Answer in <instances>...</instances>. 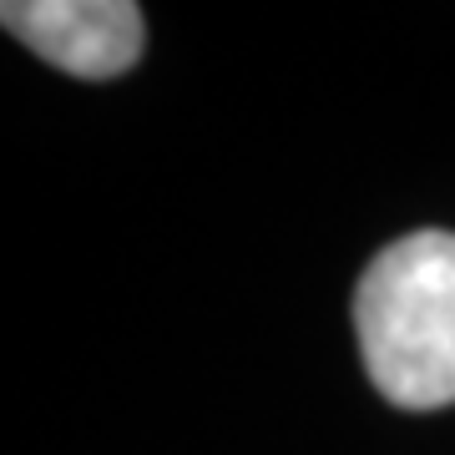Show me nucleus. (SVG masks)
I'll return each instance as SVG.
<instances>
[{
  "label": "nucleus",
  "instance_id": "1",
  "mask_svg": "<svg viewBox=\"0 0 455 455\" xmlns=\"http://www.w3.org/2000/svg\"><path fill=\"white\" fill-rule=\"evenodd\" d=\"M355 334L390 405H455V233L425 228L374 253L355 289Z\"/></svg>",
  "mask_w": 455,
  "mask_h": 455
},
{
  "label": "nucleus",
  "instance_id": "2",
  "mask_svg": "<svg viewBox=\"0 0 455 455\" xmlns=\"http://www.w3.org/2000/svg\"><path fill=\"white\" fill-rule=\"evenodd\" d=\"M5 31L66 76L112 82L142 61L147 26L132 0H11Z\"/></svg>",
  "mask_w": 455,
  "mask_h": 455
}]
</instances>
